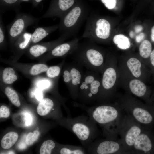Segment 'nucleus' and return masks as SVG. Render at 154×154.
Masks as SVG:
<instances>
[{
  "label": "nucleus",
  "instance_id": "23",
  "mask_svg": "<svg viewBox=\"0 0 154 154\" xmlns=\"http://www.w3.org/2000/svg\"><path fill=\"white\" fill-rule=\"evenodd\" d=\"M152 47L151 42L147 40H143L141 43L139 47V54L144 58H147L150 56Z\"/></svg>",
  "mask_w": 154,
  "mask_h": 154
},
{
  "label": "nucleus",
  "instance_id": "24",
  "mask_svg": "<svg viewBox=\"0 0 154 154\" xmlns=\"http://www.w3.org/2000/svg\"><path fill=\"white\" fill-rule=\"evenodd\" d=\"M5 93L13 105L17 107L20 106L21 104L19 97L15 90L11 87H7L5 89Z\"/></svg>",
  "mask_w": 154,
  "mask_h": 154
},
{
  "label": "nucleus",
  "instance_id": "6",
  "mask_svg": "<svg viewBox=\"0 0 154 154\" xmlns=\"http://www.w3.org/2000/svg\"><path fill=\"white\" fill-rule=\"evenodd\" d=\"M112 25L107 19L91 12L86 21L82 38L94 42L107 40L110 35Z\"/></svg>",
  "mask_w": 154,
  "mask_h": 154
},
{
  "label": "nucleus",
  "instance_id": "13",
  "mask_svg": "<svg viewBox=\"0 0 154 154\" xmlns=\"http://www.w3.org/2000/svg\"><path fill=\"white\" fill-rule=\"evenodd\" d=\"M77 0H52L49 7L41 18H61L78 2Z\"/></svg>",
  "mask_w": 154,
  "mask_h": 154
},
{
  "label": "nucleus",
  "instance_id": "31",
  "mask_svg": "<svg viewBox=\"0 0 154 154\" xmlns=\"http://www.w3.org/2000/svg\"><path fill=\"white\" fill-rule=\"evenodd\" d=\"M105 6L108 9L112 10L116 5L117 0H101Z\"/></svg>",
  "mask_w": 154,
  "mask_h": 154
},
{
  "label": "nucleus",
  "instance_id": "17",
  "mask_svg": "<svg viewBox=\"0 0 154 154\" xmlns=\"http://www.w3.org/2000/svg\"><path fill=\"white\" fill-rule=\"evenodd\" d=\"M18 137L17 133L13 132H9L3 137L1 141L2 147L4 149L10 148L15 143Z\"/></svg>",
  "mask_w": 154,
  "mask_h": 154
},
{
  "label": "nucleus",
  "instance_id": "39",
  "mask_svg": "<svg viewBox=\"0 0 154 154\" xmlns=\"http://www.w3.org/2000/svg\"><path fill=\"white\" fill-rule=\"evenodd\" d=\"M151 40L153 42H154V26L151 28Z\"/></svg>",
  "mask_w": 154,
  "mask_h": 154
},
{
  "label": "nucleus",
  "instance_id": "19",
  "mask_svg": "<svg viewBox=\"0 0 154 154\" xmlns=\"http://www.w3.org/2000/svg\"><path fill=\"white\" fill-rule=\"evenodd\" d=\"M0 2L1 11L10 9L18 12L20 8L21 2L19 0H0Z\"/></svg>",
  "mask_w": 154,
  "mask_h": 154
},
{
  "label": "nucleus",
  "instance_id": "35",
  "mask_svg": "<svg viewBox=\"0 0 154 154\" xmlns=\"http://www.w3.org/2000/svg\"><path fill=\"white\" fill-rule=\"evenodd\" d=\"M145 36V34L143 33H141L139 34L136 36V42H140L144 39Z\"/></svg>",
  "mask_w": 154,
  "mask_h": 154
},
{
  "label": "nucleus",
  "instance_id": "22",
  "mask_svg": "<svg viewBox=\"0 0 154 154\" xmlns=\"http://www.w3.org/2000/svg\"><path fill=\"white\" fill-rule=\"evenodd\" d=\"M2 78L3 82L7 84L12 83L17 79L14 70L11 67L6 68L4 70Z\"/></svg>",
  "mask_w": 154,
  "mask_h": 154
},
{
  "label": "nucleus",
  "instance_id": "9",
  "mask_svg": "<svg viewBox=\"0 0 154 154\" xmlns=\"http://www.w3.org/2000/svg\"><path fill=\"white\" fill-rule=\"evenodd\" d=\"M83 67L74 61L67 64L63 70L64 81L68 87L71 98L74 101L77 100L79 88L84 75Z\"/></svg>",
  "mask_w": 154,
  "mask_h": 154
},
{
  "label": "nucleus",
  "instance_id": "4",
  "mask_svg": "<svg viewBox=\"0 0 154 154\" xmlns=\"http://www.w3.org/2000/svg\"><path fill=\"white\" fill-rule=\"evenodd\" d=\"M91 12L86 5L78 1L60 19L58 29L60 35L67 38L77 37V35L80 27Z\"/></svg>",
  "mask_w": 154,
  "mask_h": 154
},
{
  "label": "nucleus",
  "instance_id": "38",
  "mask_svg": "<svg viewBox=\"0 0 154 154\" xmlns=\"http://www.w3.org/2000/svg\"><path fill=\"white\" fill-rule=\"evenodd\" d=\"M143 29L142 27L140 25H138L136 26L135 28V31L137 33L140 32Z\"/></svg>",
  "mask_w": 154,
  "mask_h": 154
},
{
  "label": "nucleus",
  "instance_id": "26",
  "mask_svg": "<svg viewBox=\"0 0 154 154\" xmlns=\"http://www.w3.org/2000/svg\"><path fill=\"white\" fill-rule=\"evenodd\" d=\"M29 52L31 55L37 57L45 53L40 44H37L31 46L29 49Z\"/></svg>",
  "mask_w": 154,
  "mask_h": 154
},
{
  "label": "nucleus",
  "instance_id": "30",
  "mask_svg": "<svg viewBox=\"0 0 154 154\" xmlns=\"http://www.w3.org/2000/svg\"><path fill=\"white\" fill-rule=\"evenodd\" d=\"M52 81L48 79H44L39 81L37 84L38 88L42 90L49 88L52 86Z\"/></svg>",
  "mask_w": 154,
  "mask_h": 154
},
{
  "label": "nucleus",
  "instance_id": "18",
  "mask_svg": "<svg viewBox=\"0 0 154 154\" xmlns=\"http://www.w3.org/2000/svg\"><path fill=\"white\" fill-rule=\"evenodd\" d=\"M127 66L133 75L136 78L139 77L141 74V63L137 58H131L127 62Z\"/></svg>",
  "mask_w": 154,
  "mask_h": 154
},
{
  "label": "nucleus",
  "instance_id": "25",
  "mask_svg": "<svg viewBox=\"0 0 154 154\" xmlns=\"http://www.w3.org/2000/svg\"><path fill=\"white\" fill-rule=\"evenodd\" d=\"M55 146L56 144L53 140H48L46 141L41 145L40 150V154H50Z\"/></svg>",
  "mask_w": 154,
  "mask_h": 154
},
{
  "label": "nucleus",
  "instance_id": "36",
  "mask_svg": "<svg viewBox=\"0 0 154 154\" xmlns=\"http://www.w3.org/2000/svg\"><path fill=\"white\" fill-rule=\"evenodd\" d=\"M43 0H31V2L33 7H36L39 5Z\"/></svg>",
  "mask_w": 154,
  "mask_h": 154
},
{
  "label": "nucleus",
  "instance_id": "29",
  "mask_svg": "<svg viewBox=\"0 0 154 154\" xmlns=\"http://www.w3.org/2000/svg\"><path fill=\"white\" fill-rule=\"evenodd\" d=\"M60 71V68L59 66H51L48 68L47 70V75L49 78H55L59 75Z\"/></svg>",
  "mask_w": 154,
  "mask_h": 154
},
{
  "label": "nucleus",
  "instance_id": "34",
  "mask_svg": "<svg viewBox=\"0 0 154 154\" xmlns=\"http://www.w3.org/2000/svg\"><path fill=\"white\" fill-rule=\"evenodd\" d=\"M25 125L26 126H29L31 123L32 122V117L31 115L28 113L25 114Z\"/></svg>",
  "mask_w": 154,
  "mask_h": 154
},
{
  "label": "nucleus",
  "instance_id": "28",
  "mask_svg": "<svg viewBox=\"0 0 154 154\" xmlns=\"http://www.w3.org/2000/svg\"><path fill=\"white\" fill-rule=\"evenodd\" d=\"M40 133L37 130H35L33 133L30 132L27 135L26 138V143L28 145L33 144L38 139Z\"/></svg>",
  "mask_w": 154,
  "mask_h": 154
},
{
  "label": "nucleus",
  "instance_id": "41",
  "mask_svg": "<svg viewBox=\"0 0 154 154\" xmlns=\"http://www.w3.org/2000/svg\"><path fill=\"white\" fill-rule=\"evenodd\" d=\"M21 3L22 2H30L31 1V0H19Z\"/></svg>",
  "mask_w": 154,
  "mask_h": 154
},
{
  "label": "nucleus",
  "instance_id": "15",
  "mask_svg": "<svg viewBox=\"0 0 154 154\" xmlns=\"http://www.w3.org/2000/svg\"><path fill=\"white\" fill-rule=\"evenodd\" d=\"M130 90L132 93L139 98H142L146 94L147 88L145 84L137 79L131 81L129 83Z\"/></svg>",
  "mask_w": 154,
  "mask_h": 154
},
{
  "label": "nucleus",
  "instance_id": "3",
  "mask_svg": "<svg viewBox=\"0 0 154 154\" xmlns=\"http://www.w3.org/2000/svg\"><path fill=\"white\" fill-rule=\"evenodd\" d=\"M64 125L78 138L86 149L97 138L99 131L96 123L89 116H68Z\"/></svg>",
  "mask_w": 154,
  "mask_h": 154
},
{
  "label": "nucleus",
  "instance_id": "12",
  "mask_svg": "<svg viewBox=\"0 0 154 154\" xmlns=\"http://www.w3.org/2000/svg\"><path fill=\"white\" fill-rule=\"evenodd\" d=\"M154 153V136L144 128L136 139L131 154H150Z\"/></svg>",
  "mask_w": 154,
  "mask_h": 154
},
{
  "label": "nucleus",
  "instance_id": "33",
  "mask_svg": "<svg viewBox=\"0 0 154 154\" xmlns=\"http://www.w3.org/2000/svg\"><path fill=\"white\" fill-rule=\"evenodd\" d=\"M33 93L32 95L34 96L38 101H40L42 99L43 93L41 90L38 88L33 91Z\"/></svg>",
  "mask_w": 154,
  "mask_h": 154
},
{
  "label": "nucleus",
  "instance_id": "10",
  "mask_svg": "<svg viewBox=\"0 0 154 154\" xmlns=\"http://www.w3.org/2000/svg\"><path fill=\"white\" fill-rule=\"evenodd\" d=\"M86 149L88 154H127L120 139L95 140Z\"/></svg>",
  "mask_w": 154,
  "mask_h": 154
},
{
  "label": "nucleus",
  "instance_id": "42",
  "mask_svg": "<svg viewBox=\"0 0 154 154\" xmlns=\"http://www.w3.org/2000/svg\"><path fill=\"white\" fill-rule=\"evenodd\" d=\"M154 114V106L150 108Z\"/></svg>",
  "mask_w": 154,
  "mask_h": 154
},
{
  "label": "nucleus",
  "instance_id": "11",
  "mask_svg": "<svg viewBox=\"0 0 154 154\" xmlns=\"http://www.w3.org/2000/svg\"><path fill=\"white\" fill-rule=\"evenodd\" d=\"M38 19L26 13H18L14 19L7 26L8 36L11 41L17 39L28 26L38 22Z\"/></svg>",
  "mask_w": 154,
  "mask_h": 154
},
{
  "label": "nucleus",
  "instance_id": "32",
  "mask_svg": "<svg viewBox=\"0 0 154 154\" xmlns=\"http://www.w3.org/2000/svg\"><path fill=\"white\" fill-rule=\"evenodd\" d=\"M10 114V112L8 107L4 105H2L0 107V117L7 118Z\"/></svg>",
  "mask_w": 154,
  "mask_h": 154
},
{
  "label": "nucleus",
  "instance_id": "7",
  "mask_svg": "<svg viewBox=\"0 0 154 154\" xmlns=\"http://www.w3.org/2000/svg\"><path fill=\"white\" fill-rule=\"evenodd\" d=\"M145 128L130 116L124 115L121 122L119 135L127 154L131 151L137 137Z\"/></svg>",
  "mask_w": 154,
  "mask_h": 154
},
{
  "label": "nucleus",
  "instance_id": "5",
  "mask_svg": "<svg viewBox=\"0 0 154 154\" xmlns=\"http://www.w3.org/2000/svg\"><path fill=\"white\" fill-rule=\"evenodd\" d=\"M100 80L97 73L87 70L84 72L78 89L76 101L88 106L97 104L100 88Z\"/></svg>",
  "mask_w": 154,
  "mask_h": 154
},
{
  "label": "nucleus",
  "instance_id": "27",
  "mask_svg": "<svg viewBox=\"0 0 154 154\" xmlns=\"http://www.w3.org/2000/svg\"><path fill=\"white\" fill-rule=\"evenodd\" d=\"M48 68L47 66L44 64H35L32 67L30 70V73L32 75H37L47 71Z\"/></svg>",
  "mask_w": 154,
  "mask_h": 154
},
{
  "label": "nucleus",
  "instance_id": "14",
  "mask_svg": "<svg viewBox=\"0 0 154 154\" xmlns=\"http://www.w3.org/2000/svg\"><path fill=\"white\" fill-rule=\"evenodd\" d=\"M58 29V25L37 28L32 34L31 42L37 43Z\"/></svg>",
  "mask_w": 154,
  "mask_h": 154
},
{
  "label": "nucleus",
  "instance_id": "1",
  "mask_svg": "<svg viewBox=\"0 0 154 154\" xmlns=\"http://www.w3.org/2000/svg\"><path fill=\"white\" fill-rule=\"evenodd\" d=\"M74 106L85 110L102 129L105 138L117 139L120 125L124 116L123 110L120 106L108 103L88 106L76 102Z\"/></svg>",
  "mask_w": 154,
  "mask_h": 154
},
{
  "label": "nucleus",
  "instance_id": "21",
  "mask_svg": "<svg viewBox=\"0 0 154 154\" xmlns=\"http://www.w3.org/2000/svg\"><path fill=\"white\" fill-rule=\"evenodd\" d=\"M113 41L119 48L125 50L130 46V42L128 38L121 34L115 35L113 37Z\"/></svg>",
  "mask_w": 154,
  "mask_h": 154
},
{
  "label": "nucleus",
  "instance_id": "37",
  "mask_svg": "<svg viewBox=\"0 0 154 154\" xmlns=\"http://www.w3.org/2000/svg\"><path fill=\"white\" fill-rule=\"evenodd\" d=\"M150 56L151 64L154 66V49L152 51Z\"/></svg>",
  "mask_w": 154,
  "mask_h": 154
},
{
  "label": "nucleus",
  "instance_id": "16",
  "mask_svg": "<svg viewBox=\"0 0 154 154\" xmlns=\"http://www.w3.org/2000/svg\"><path fill=\"white\" fill-rule=\"evenodd\" d=\"M54 103L52 99L45 98L41 100L37 108V111L39 115L44 116L54 110Z\"/></svg>",
  "mask_w": 154,
  "mask_h": 154
},
{
  "label": "nucleus",
  "instance_id": "2",
  "mask_svg": "<svg viewBox=\"0 0 154 154\" xmlns=\"http://www.w3.org/2000/svg\"><path fill=\"white\" fill-rule=\"evenodd\" d=\"M72 58L87 70L98 72L104 62L103 53L95 44L88 39L79 42L75 49L70 54Z\"/></svg>",
  "mask_w": 154,
  "mask_h": 154
},
{
  "label": "nucleus",
  "instance_id": "20",
  "mask_svg": "<svg viewBox=\"0 0 154 154\" xmlns=\"http://www.w3.org/2000/svg\"><path fill=\"white\" fill-rule=\"evenodd\" d=\"M61 154H86V149L83 146L67 145L62 148L60 150Z\"/></svg>",
  "mask_w": 154,
  "mask_h": 154
},
{
  "label": "nucleus",
  "instance_id": "43",
  "mask_svg": "<svg viewBox=\"0 0 154 154\" xmlns=\"http://www.w3.org/2000/svg\"><path fill=\"white\" fill-rule=\"evenodd\" d=\"M8 153H9V154H12V153L14 154V153L13 151H10Z\"/></svg>",
  "mask_w": 154,
  "mask_h": 154
},
{
  "label": "nucleus",
  "instance_id": "8",
  "mask_svg": "<svg viewBox=\"0 0 154 154\" xmlns=\"http://www.w3.org/2000/svg\"><path fill=\"white\" fill-rule=\"evenodd\" d=\"M120 106L127 114L145 128L148 129L154 122V114L151 109L141 103L127 100Z\"/></svg>",
  "mask_w": 154,
  "mask_h": 154
},
{
  "label": "nucleus",
  "instance_id": "40",
  "mask_svg": "<svg viewBox=\"0 0 154 154\" xmlns=\"http://www.w3.org/2000/svg\"><path fill=\"white\" fill-rule=\"evenodd\" d=\"M18 147L19 149H22L25 148L26 146L25 143L22 142L20 144H19Z\"/></svg>",
  "mask_w": 154,
  "mask_h": 154
}]
</instances>
